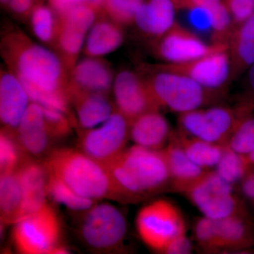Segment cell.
<instances>
[{
  "instance_id": "1",
  "label": "cell",
  "mask_w": 254,
  "mask_h": 254,
  "mask_svg": "<svg viewBox=\"0 0 254 254\" xmlns=\"http://www.w3.org/2000/svg\"><path fill=\"white\" fill-rule=\"evenodd\" d=\"M0 52L6 67L22 83L31 102L63 112L73 125L77 124L71 110L69 71L54 50L12 26L1 34Z\"/></svg>"
},
{
  "instance_id": "2",
  "label": "cell",
  "mask_w": 254,
  "mask_h": 254,
  "mask_svg": "<svg viewBox=\"0 0 254 254\" xmlns=\"http://www.w3.org/2000/svg\"><path fill=\"white\" fill-rule=\"evenodd\" d=\"M116 184L123 203H136L170 185L163 150L134 145L105 166Z\"/></svg>"
},
{
  "instance_id": "3",
  "label": "cell",
  "mask_w": 254,
  "mask_h": 254,
  "mask_svg": "<svg viewBox=\"0 0 254 254\" xmlns=\"http://www.w3.org/2000/svg\"><path fill=\"white\" fill-rule=\"evenodd\" d=\"M43 163L50 173L78 195L97 201L110 199L123 203L108 169L81 150L68 148L52 150Z\"/></svg>"
},
{
  "instance_id": "4",
  "label": "cell",
  "mask_w": 254,
  "mask_h": 254,
  "mask_svg": "<svg viewBox=\"0 0 254 254\" xmlns=\"http://www.w3.org/2000/svg\"><path fill=\"white\" fill-rule=\"evenodd\" d=\"M144 78L160 109L181 114L199 109L218 97V92L208 89L190 78L160 69L154 64L142 65Z\"/></svg>"
},
{
  "instance_id": "5",
  "label": "cell",
  "mask_w": 254,
  "mask_h": 254,
  "mask_svg": "<svg viewBox=\"0 0 254 254\" xmlns=\"http://www.w3.org/2000/svg\"><path fill=\"white\" fill-rule=\"evenodd\" d=\"M14 225L13 242L20 253H68L61 244L63 234L59 217L48 203Z\"/></svg>"
},
{
  "instance_id": "6",
  "label": "cell",
  "mask_w": 254,
  "mask_h": 254,
  "mask_svg": "<svg viewBox=\"0 0 254 254\" xmlns=\"http://www.w3.org/2000/svg\"><path fill=\"white\" fill-rule=\"evenodd\" d=\"M77 230L82 242L91 250L113 252L123 246L127 232V220L115 205L97 203L82 213Z\"/></svg>"
},
{
  "instance_id": "7",
  "label": "cell",
  "mask_w": 254,
  "mask_h": 254,
  "mask_svg": "<svg viewBox=\"0 0 254 254\" xmlns=\"http://www.w3.org/2000/svg\"><path fill=\"white\" fill-rule=\"evenodd\" d=\"M136 230L141 240L152 250L165 253L177 237L186 235V222L179 209L167 200H155L138 212Z\"/></svg>"
},
{
  "instance_id": "8",
  "label": "cell",
  "mask_w": 254,
  "mask_h": 254,
  "mask_svg": "<svg viewBox=\"0 0 254 254\" xmlns=\"http://www.w3.org/2000/svg\"><path fill=\"white\" fill-rule=\"evenodd\" d=\"M130 138V123L115 110L98 128L78 130V149L106 166L126 149Z\"/></svg>"
},
{
  "instance_id": "9",
  "label": "cell",
  "mask_w": 254,
  "mask_h": 254,
  "mask_svg": "<svg viewBox=\"0 0 254 254\" xmlns=\"http://www.w3.org/2000/svg\"><path fill=\"white\" fill-rule=\"evenodd\" d=\"M185 194L203 214L213 220H220L245 213L231 184L216 172H208L187 190Z\"/></svg>"
},
{
  "instance_id": "10",
  "label": "cell",
  "mask_w": 254,
  "mask_h": 254,
  "mask_svg": "<svg viewBox=\"0 0 254 254\" xmlns=\"http://www.w3.org/2000/svg\"><path fill=\"white\" fill-rule=\"evenodd\" d=\"M151 51L164 63H182L227 48V43L207 44L177 22L163 36L151 40Z\"/></svg>"
},
{
  "instance_id": "11",
  "label": "cell",
  "mask_w": 254,
  "mask_h": 254,
  "mask_svg": "<svg viewBox=\"0 0 254 254\" xmlns=\"http://www.w3.org/2000/svg\"><path fill=\"white\" fill-rule=\"evenodd\" d=\"M154 65L160 69L183 75L205 88L215 91H220L231 78L228 47L186 63Z\"/></svg>"
},
{
  "instance_id": "12",
  "label": "cell",
  "mask_w": 254,
  "mask_h": 254,
  "mask_svg": "<svg viewBox=\"0 0 254 254\" xmlns=\"http://www.w3.org/2000/svg\"><path fill=\"white\" fill-rule=\"evenodd\" d=\"M112 92L115 108L129 123L143 114L160 110L139 72L129 69L119 71L115 75Z\"/></svg>"
},
{
  "instance_id": "13",
  "label": "cell",
  "mask_w": 254,
  "mask_h": 254,
  "mask_svg": "<svg viewBox=\"0 0 254 254\" xmlns=\"http://www.w3.org/2000/svg\"><path fill=\"white\" fill-rule=\"evenodd\" d=\"M115 76L111 65L103 58L86 56L78 60L70 71V98L72 95L81 93L110 94Z\"/></svg>"
},
{
  "instance_id": "14",
  "label": "cell",
  "mask_w": 254,
  "mask_h": 254,
  "mask_svg": "<svg viewBox=\"0 0 254 254\" xmlns=\"http://www.w3.org/2000/svg\"><path fill=\"white\" fill-rule=\"evenodd\" d=\"M15 135L23 151L31 158L47 156L55 140L47 126L41 105L33 102L28 105Z\"/></svg>"
},
{
  "instance_id": "15",
  "label": "cell",
  "mask_w": 254,
  "mask_h": 254,
  "mask_svg": "<svg viewBox=\"0 0 254 254\" xmlns=\"http://www.w3.org/2000/svg\"><path fill=\"white\" fill-rule=\"evenodd\" d=\"M31 103L26 88L7 68L0 72V120L1 127L16 131Z\"/></svg>"
},
{
  "instance_id": "16",
  "label": "cell",
  "mask_w": 254,
  "mask_h": 254,
  "mask_svg": "<svg viewBox=\"0 0 254 254\" xmlns=\"http://www.w3.org/2000/svg\"><path fill=\"white\" fill-rule=\"evenodd\" d=\"M16 171L22 188V220L47 203L48 171L43 161L32 158L26 159Z\"/></svg>"
},
{
  "instance_id": "17",
  "label": "cell",
  "mask_w": 254,
  "mask_h": 254,
  "mask_svg": "<svg viewBox=\"0 0 254 254\" xmlns=\"http://www.w3.org/2000/svg\"><path fill=\"white\" fill-rule=\"evenodd\" d=\"M254 243L253 228L245 213L214 220L213 252L242 250Z\"/></svg>"
},
{
  "instance_id": "18",
  "label": "cell",
  "mask_w": 254,
  "mask_h": 254,
  "mask_svg": "<svg viewBox=\"0 0 254 254\" xmlns=\"http://www.w3.org/2000/svg\"><path fill=\"white\" fill-rule=\"evenodd\" d=\"M176 6L172 0H144L133 25L151 40L163 36L175 23Z\"/></svg>"
},
{
  "instance_id": "19",
  "label": "cell",
  "mask_w": 254,
  "mask_h": 254,
  "mask_svg": "<svg viewBox=\"0 0 254 254\" xmlns=\"http://www.w3.org/2000/svg\"><path fill=\"white\" fill-rule=\"evenodd\" d=\"M173 131L160 110L143 114L130 123V138L135 145L160 150L169 143Z\"/></svg>"
},
{
  "instance_id": "20",
  "label": "cell",
  "mask_w": 254,
  "mask_h": 254,
  "mask_svg": "<svg viewBox=\"0 0 254 254\" xmlns=\"http://www.w3.org/2000/svg\"><path fill=\"white\" fill-rule=\"evenodd\" d=\"M162 150L168 165L170 186L173 190L186 193L207 172L190 160L182 147L172 138Z\"/></svg>"
},
{
  "instance_id": "21",
  "label": "cell",
  "mask_w": 254,
  "mask_h": 254,
  "mask_svg": "<svg viewBox=\"0 0 254 254\" xmlns=\"http://www.w3.org/2000/svg\"><path fill=\"white\" fill-rule=\"evenodd\" d=\"M124 28L101 11L87 34L83 54L85 56L103 58L113 53L125 41Z\"/></svg>"
},
{
  "instance_id": "22",
  "label": "cell",
  "mask_w": 254,
  "mask_h": 254,
  "mask_svg": "<svg viewBox=\"0 0 254 254\" xmlns=\"http://www.w3.org/2000/svg\"><path fill=\"white\" fill-rule=\"evenodd\" d=\"M70 100L76 110L78 127L83 129L94 128L105 123L116 110L110 94L105 93H76L71 95Z\"/></svg>"
},
{
  "instance_id": "23",
  "label": "cell",
  "mask_w": 254,
  "mask_h": 254,
  "mask_svg": "<svg viewBox=\"0 0 254 254\" xmlns=\"http://www.w3.org/2000/svg\"><path fill=\"white\" fill-rule=\"evenodd\" d=\"M227 44L231 61V79H235L254 64V14L234 27Z\"/></svg>"
},
{
  "instance_id": "24",
  "label": "cell",
  "mask_w": 254,
  "mask_h": 254,
  "mask_svg": "<svg viewBox=\"0 0 254 254\" xmlns=\"http://www.w3.org/2000/svg\"><path fill=\"white\" fill-rule=\"evenodd\" d=\"M181 9L204 11L213 31L214 43L227 44L234 25L223 0H185L179 10Z\"/></svg>"
},
{
  "instance_id": "25",
  "label": "cell",
  "mask_w": 254,
  "mask_h": 254,
  "mask_svg": "<svg viewBox=\"0 0 254 254\" xmlns=\"http://www.w3.org/2000/svg\"><path fill=\"white\" fill-rule=\"evenodd\" d=\"M171 138L182 147L190 160L205 170L217 166L226 147L189 136L180 130L173 132Z\"/></svg>"
},
{
  "instance_id": "26",
  "label": "cell",
  "mask_w": 254,
  "mask_h": 254,
  "mask_svg": "<svg viewBox=\"0 0 254 254\" xmlns=\"http://www.w3.org/2000/svg\"><path fill=\"white\" fill-rule=\"evenodd\" d=\"M23 192L16 171L1 175L0 210L3 225L16 224L21 220Z\"/></svg>"
},
{
  "instance_id": "27",
  "label": "cell",
  "mask_w": 254,
  "mask_h": 254,
  "mask_svg": "<svg viewBox=\"0 0 254 254\" xmlns=\"http://www.w3.org/2000/svg\"><path fill=\"white\" fill-rule=\"evenodd\" d=\"M87 34L86 31L60 20L59 31L53 50L59 55L69 73L79 60Z\"/></svg>"
},
{
  "instance_id": "28",
  "label": "cell",
  "mask_w": 254,
  "mask_h": 254,
  "mask_svg": "<svg viewBox=\"0 0 254 254\" xmlns=\"http://www.w3.org/2000/svg\"><path fill=\"white\" fill-rule=\"evenodd\" d=\"M33 36L43 46L53 50L59 31L60 20L49 5H36L27 21Z\"/></svg>"
},
{
  "instance_id": "29",
  "label": "cell",
  "mask_w": 254,
  "mask_h": 254,
  "mask_svg": "<svg viewBox=\"0 0 254 254\" xmlns=\"http://www.w3.org/2000/svg\"><path fill=\"white\" fill-rule=\"evenodd\" d=\"M178 122L180 131L189 136L210 143L226 145L203 108L179 114Z\"/></svg>"
},
{
  "instance_id": "30",
  "label": "cell",
  "mask_w": 254,
  "mask_h": 254,
  "mask_svg": "<svg viewBox=\"0 0 254 254\" xmlns=\"http://www.w3.org/2000/svg\"><path fill=\"white\" fill-rule=\"evenodd\" d=\"M48 195L56 203L66 206L75 212L83 213L98 203L97 200L90 199L78 195L58 177L48 172Z\"/></svg>"
},
{
  "instance_id": "31",
  "label": "cell",
  "mask_w": 254,
  "mask_h": 254,
  "mask_svg": "<svg viewBox=\"0 0 254 254\" xmlns=\"http://www.w3.org/2000/svg\"><path fill=\"white\" fill-rule=\"evenodd\" d=\"M240 115L227 141V145L240 154L249 155L254 150V115L252 110L240 107Z\"/></svg>"
},
{
  "instance_id": "32",
  "label": "cell",
  "mask_w": 254,
  "mask_h": 254,
  "mask_svg": "<svg viewBox=\"0 0 254 254\" xmlns=\"http://www.w3.org/2000/svg\"><path fill=\"white\" fill-rule=\"evenodd\" d=\"M28 158L17 139L14 131L1 128L0 133V170L1 175L16 171Z\"/></svg>"
},
{
  "instance_id": "33",
  "label": "cell",
  "mask_w": 254,
  "mask_h": 254,
  "mask_svg": "<svg viewBox=\"0 0 254 254\" xmlns=\"http://www.w3.org/2000/svg\"><path fill=\"white\" fill-rule=\"evenodd\" d=\"M253 166L247 155L237 153L226 145L215 172L224 180L234 185L242 181Z\"/></svg>"
},
{
  "instance_id": "34",
  "label": "cell",
  "mask_w": 254,
  "mask_h": 254,
  "mask_svg": "<svg viewBox=\"0 0 254 254\" xmlns=\"http://www.w3.org/2000/svg\"><path fill=\"white\" fill-rule=\"evenodd\" d=\"M144 0H106L102 12L123 27L133 25Z\"/></svg>"
},
{
  "instance_id": "35",
  "label": "cell",
  "mask_w": 254,
  "mask_h": 254,
  "mask_svg": "<svg viewBox=\"0 0 254 254\" xmlns=\"http://www.w3.org/2000/svg\"><path fill=\"white\" fill-rule=\"evenodd\" d=\"M42 108L47 126L55 140L65 138L71 133L74 125L66 114L46 107L42 106Z\"/></svg>"
},
{
  "instance_id": "36",
  "label": "cell",
  "mask_w": 254,
  "mask_h": 254,
  "mask_svg": "<svg viewBox=\"0 0 254 254\" xmlns=\"http://www.w3.org/2000/svg\"><path fill=\"white\" fill-rule=\"evenodd\" d=\"M234 27L241 24L254 14V0H223Z\"/></svg>"
},
{
  "instance_id": "37",
  "label": "cell",
  "mask_w": 254,
  "mask_h": 254,
  "mask_svg": "<svg viewBox=\"0 0 254 254\" xmlns=\"http://www.w3.org/2000/svg\"><path fill=\"white\" fill-rule=\"evenodd\" d=\"M247 90L240 107L254 110V64L247 70Z\"/></svg>"
},
{
  "instance_id": "38",
  "label": "cell",
  "mask_w": 254,
  "mask_h": 254,
  "mask_svg": "<svg viewBox=\"0 0 254 254\" xmlns=\"http://www.w3.org/2000/svg\"><path fill=\"white\" fill-rule=\"evenodd\" d=\"M191 251V242L187 237L186 234L174 240L167 247L164 254H190Z\"/></svg>"
},
{
  "instance_id": "39",
  "label": "cell",
  "mask_w": 254,
  "mask_h": 254,
  "mask_svg": "<svg viewBox=\"0 0 254 254\" xmlns=\"http://www.w3.org/2000/svg\"><path fill=\"white\" fill-rule=\"evenodd\" d=\"M86 0H49V6L58 16H63L78 5L84 4Z\"/></svg>"
},
{
  "instance_id": "40",
  "label": "cell",
  "mask_w": 254,
  "mask_h": 254,
  "mask_svg": "<svg viewBox=\"0 0 254 254\" xmlns=\"http://www.w3.org/2000/svg\"><path fill=\"white\" fill-rule=\"evenodd\" d=\"M244 195L254 205V168H252L242 180Z\"/></svg>"
},
{
  "instance_id": "41",
  "label": "cell",
  "mask_w": 254,
  "mask_h": 254,
  "mask_svg": "<svg viewBox=\"0 0 254 254\" xmlns=\"http://www.w3.org/2000/svg\"><path fill=\"white\" fill-rule=\"evenodd\" d=\"M106 0H86V4L91 5L95 9L98 11H102L103 9V5H104Z\"/></svg>"
},
{
  "instance_id": "42",
  "label": "cell",
  "mask_w": 254,
  "mask_h": 254,
  "mask_svg": "<svg viewBox=\"0 0 254 254\" xmlns=\"http://www.w3.org/2000/svg\"><path fill=\"white\" fill-rule=\"evenodd\" d=\"M172 1H173L174 4L176 6L177 10H179L185 0H172Z\"/></svg>"
},
{
  "instance_id": "43",
  "label": "cell",
  "mask_w": 254,
  "mask_h": 254,
  "mask_svg": "<svg viewBox=\"0 0 254 254\" xmlns=\"http://www.w3.org/2000/svg\"><path fill=\"white\" fill-rule=\"evenodd\" d=\"M247 156H248L249 159H250L251 163L254 166V150L252 153H250V155H247Z\"/></svg>"
},
{
  "instance_id": "44",
  "label": "cell",
  "mask_w": 254,
  "mask_h": 254,
  "mask_svg": "<svg viewBox=\"0 0 254 254\" xmlns=\"http://www.w3.org/2000/svg\"><path fill=\"white\" fill-rule=\"evenodd\" d=\"M9 0H1V4H2V6H6V4H7L8 1H9Z\"/></svg>"
},
{
  "instance_id": "45",
  "label": "cell",
  "mask_w": 254,
  "mask_h": 254,
  "mask_svg": "<svg viewBox=\"0 0 254 254\" xmlns=\"http://www.w3.org/2000/svg\"></svg>"
}]
</instances>
